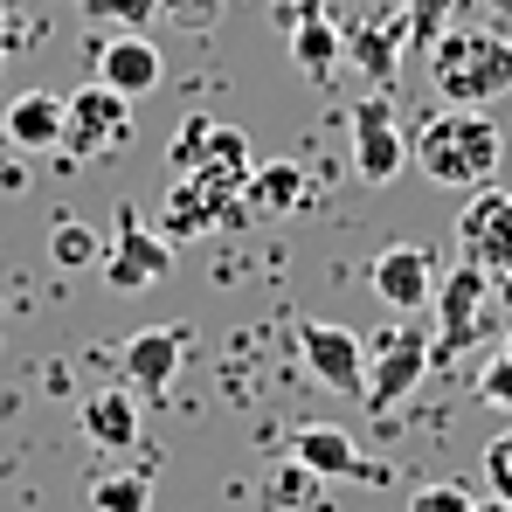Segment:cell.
Here are the masks:
<instances>
[{
	"label": "cell",
	"instance_id": "cell-1",
	"mask_svg": "<svg viewBox=\"0 0 512 512\" xmlns=\"http://www.w3.org/2000/svg\"><path fill=\"white\" fill-rule=\"evenodd\" d=\"M499 153H506V139L485 118V104H443L436 118L409 132V160L436 187H485L499 173Z\"/></svg>",
	"mask_w": 512,
	"mask_h": 512
},
{
	"label": "cell",
	"instance_id": "cell-2",
	"mask_svg": "<svg viewBox=\"0 0 512 512\" xmlns=\"http://www.w3.org/2000/svg\"><path fill=\"white\" fill-rule=\"evenodd\" d=\"M429 84L443 104H492L512 90V42L499 28H443L429 42Z\"/></svg>",
	"mask_w": 512,
	"mask_h": 512
},
{
	"label": "cell",
	"instance_id": "cell-3",
	"mask_svg": "<svg viewBox=\"0 0 512 512\" xmlns=\"http://www.w3.org/2000/svg\"><path fill=\"white\" fill-rule=\"evenodd\" d=\"M367 409L374 416H395L409 395H416V381L429 374V340L416 326H388V333H367Z\"/></svg>",
	"mask_w": 512,
	"mask_h": 512
},
{
	"label": "cell",
	"instance_id": "cell-4",
	"mask_svg": "<svg viewBox=\"0 0 512 512\" xmlns=\"http://www.w3.org/2000/svg\"><path fill=\"white\" fill-rule=\"evenodd\" d=\"M132 146V97H118L111 84L90 77L77 97H63V153L70 160H104Z\"/></svg>",
	"mask_w": 512,
	"mask_h": 512
},
{
	"label": "cell",
	"instance_id": "cell-5",
	"mask_svg": "<svg viewBox=\"0 0 512 512\" xmlns=\"http://www.w3.org/2000/svg\"><path fill=\"white\" fill-rule=\"evenodd\" d=\"M429 305H436V353H464V346L478 340L485 305H492V270L457 256V270L436 277V298Z\"/></svg>",
	"mask_w": 512,
	"mask_h": 512
},
{
	"label": "cell",
	"instance_id": "cell-6",
	"mask_svg": "<svg viewBox=\"0 0 512 512\" xmlns=\"http://www.w3.org/2000/svg\"><path fill=\"white\" fill-rule=\"evenodd\" d=\"M277 21L291 35L298 77L305 84H333L346 63V42H340V28H333V14H326V0H277Z\"/></svg>",
	"mask_w": 512,
	"mask_h": 512
},
{
	"label": "cell",
	"instance_id": "cell-7",
	"mask_svg": "<svg viewBox=\"0 0 512 512\" xmlns=\"http://www.w3.org/2000/svg\"><path fill=\"white\" fill-rule=\"evenodd\" d=\"M97 270H104L111 291H153V284L173 270V243L160 236V229H146V222L125 208V215H118V236H111V250H104Z\"/></svg>",
	"mask_w": 512,
	"mask_h": 512
},
{
	"label": "cell",
	"instance_id": "cell-8",
	"mask_svg": "<svg viewBox=\"0 0 512 512\" xmlns=\"http://www.w3.org/2000/svg\"><path fill=\"white\" fill-rule=\"evenodd\" d=\"M457 256L464 263H485L492 277L512 270V194L506 187H478L457 215Z\"/></svg>",
	"mask_w": 512,
	"mask_h": 512
},
{
	"label": "cell",
	"instance_id": "cell-9",
	"mask_svg": "<svg viewBox=\"0 0 512 512\" xmlns=\"http://www.w3.org/2000/svg\"><path fill=\"white\" fill-rule=\"evenodd\" d=\"M187 326H139L132 340L118 346V374H125V388L146 402V395H167L173 374H180V360H187Z\"/></svg>",
	"mask_w": 512,
	"mask_h": 512
},
{
	"label": "cell",
	"instance_id": "cell-10",
	"mask_svg": "<svg viewBox=\"0 0 512 512\" xmlns=\"http://www.w3.org/2000/svg\"><path fill=\"white\" fill-rule=\"evenodd\" d=\"M353 173L367 180V187H388L402 160H409V139H402V125H395V111H388V97H367V104H353Z\"/></svg>",
	"mask_w": 512,
	"mask_h": 512
},
{
	"label": "cell",
	"instance_id": "cell-11",
	"mask_svg": "<svg viewBox=\"0 0 512 512\" xmlns=\"http://www.w3.org/2000/svg\"><path fill=\"white\" fill-rule=\"evenodd\" d=\"M298 353H305V367L333 395H360L367 388V346H360V333H346L333 319H305L298 326Z\"/></svg>",
	"mask_w": 512,
	"mask_h": 512
},
{
	"label": "cell",
	"instance_id": "cell-12",
	"mask_svg": "<svg viewBox=\"0 0 512 512\" xmlns=\"http://www.w3.org/2000/svg\"><path fill=\"white\" fill-rule=\"evenodd\" d=\"M367 284L388 312H423L436 298V256L423 243H388V250L367 263Z\"/></svg>",
	"mask_w": 512,
	"mask_h": 512
},
{
	"label": "cell",
	"instance_id": "cell-13",
	"mask_svg": "<svg viewBox=\"0 0 512 512\" xmlns=\"http://www.w3.org/2000/svg\"><path fill=\"white\" fill-rule=\"evenodd\" d=\"M284 450H291V457H298L319 485H326V478H367V485H388V478H395L388 464L360 457V443H353L346 429H333V423H305L291 443H284Z\"/></svg>",
	"mask_w": 512,
	"mask_h": 512
},
{
	"label": "cell",
	"instance_id": "cell-14",
	"mask_svg": "<svg viewBox=\"0 0 512 512\" xmlns=\"http://www.w3.org/2000/svg\"><path fill=\"white\" fill-rule=\"evenodd\" d=\"M229 215H243V194H229V187H215L208 173H173L167 187V208H160V222H167V236H208V229H222Z\"/></svg>",
	"mask_w": 512,
	"mask_h": 512
},
{
	"label": "cell",
	"instance_id": "cell-15",
	"mask_svg": "<svg viewBox=\"0 0 512 512\" xmlns=\"http://www.w3.org/2000/svg\"><path fill=\"white\" fill-rule=\"evenodd\" d=\"M160 77H167V70H160V49L146 42V28H118V35L97 49V84H111L118 97H132V104H139L146 90H160Z\"/></svg>",
	"mask_w": 512,
	"mask_h": 512
},
{
	"label": "cell",
	"instance_id": "cell-16",
	"mask_svg": "<svg viewBox=\"0 0 512 512\" xmlns=\"http://www.w3.org/2000/svg\"><path fill=\"white\" fill-rule=\"evenodd\" d=\"M139 429H146V409H139V395L125 381L84 395V436L97 450H139Z\"/></svg>",
	"mask_w": 512,
	"mask_h": 512
},
{
	"label": "cell",
	"instance_id": "cell-17",
	"mask_svg": "<svg viewBox=\"0 0 512 512\" xmlns=\"http://www.w3.org/2000/svg\"><path fill=\"white\" fill-rule=\"evenodd\" d=\"M340 42H346V56H353V70H367L374 84H395L409 21H402V14H388V21H353V28H340Z\"/></svg>",
	"mask_w": 512,
	"mask_h": 512
},
{
	"label": "cell",
	"instance_id": "cell-18",
	"mask_svg": "<svg viewBox=\"0 0 512 512\" xmlns=\"http://www.w3.org/2000/svg\"><path fill=\"white\" fill-rule=\"evenodd\" d=\"M7 139H14L21 153L63 146V97H56V90H21V97L7 104Z\"/></svg>",
	"mask_w": 512,
	"mask_h": 512
},
{
	"label": "cell",
	"instance_id": "cell-19",
	"mask_svg": "<svg viewBox=\"0 0 512 512\" xmlns=\"http://www.w3.org/2000/svg\"><path fill=\"white\" fill-rule=\"evenodd\" d=\"M298 194H305L298 160H263V167H250V180H243V208H250V215H291Z\"/></svg>",
	"mask_w": 512,
	"mask_h": 512
},
{
	"label": "cell",
	"instance_id": "cell-20",
	"mask_svg": "<svg viewBox=\"0 0 512 512\" xmlns=\"http://www.w3.org/2000/svg\"><path fill=\"white\" fill-rule=\"evenodd\" d=\"M250 167H256V160H250V139H243L236 125H222V118H215L208 153H201V167H194V173H208V180H215V187H229V194H243Z\"/></svg>",
	"mask_w": 512,
	"mask_h": 512
},
{
	"label": "cell",
	"instance_id": "cell-21",
	"mask_svg": "<svg viewBox=\"0 0 512 512\" xmlns=\"http://www.w3.org/2000/svg\"><path fill=\"white\" fill-rule=\"evenodd\" d=\"M90 512H146L153 506V485H146V471H104V478H90Z\"/></svg>",
	"mask_w": 512,
	"mask_h": 512
},
{
	"label": "cell",
	"instance_id": "cell-22",
	"mask_svg": "<svg viewBox=\"0 0 512 512\" xmlns=\"http://www.w3.org/2000/svg\"><path fill=\"white\" fill-rule=\"evenodd\" d=\"M49 263L90 270V263H104V236H97L90 222H56V229H49Z\"/></svg>",
	"mask_w": 512,
	"mask_h": 512
},
{
	"label": "cell",
	"instance_id": "cell-23",
	"mask_svg": "<svg viewBox=\"0 0 512 512\" xmlns=\"http://www.w3.org/2000/svg\"><path fill=\"white\" fill-rule=\"evenodd\" d=\"M208 132H215V118H208V111L180 118V125H173V139H167V167L173 173H194V167H201V153H208Z\"/></svg>",
	"mask_w": 512,
	"mask_h": 512
},
{
	"label": "cell",
	"instance_id": "cell-24",
	"mask_svg": "<svg viewBox=\"0 0 512 512\" xmlns=\"http://www.w3.org/2000/svg\"><path fill=\"white\" fill-rule=\"evenodd\" d=\"M312 485H319V478H312V471H305V464L284 450V457H277V471L263 478V499L284 512V506H298V499H312Z\"/></svg>",
	"mask_w": 512,
	"mask_h": 512
},
{
	"label": "cell",
	"instance_id": "cell-25",
	"mask_svg": "<svg viewBox=\"0 0 512 512\" xmlns=\"http://www.w3.org/2000/svg\"><path fill=\"white\" fill-rule=\"evenodd\" d=\"M90 21H111V28H146L160 14V0H77Z\"/></svg>",
	"mask_w": 512,
	"mask_h": 512
},
{
	"label": "cell",
	"instance_id": "cell-26",
	"mask_svg": "<svg viewBox=\"0 0 512 512\" xmlns=\"http://www.w3.org/2000/svg\"><path fill=\"white\" fill-rule=\"evenodd\" d=\"M450 7H457V0H402V21H409V35L429 49V42L450 28Z\"/></svg>",
	"mask_w": 512,
	"mask_h": 512
},
{
	"label": "cell",
	"instance_id": "cell-27",
	"mask_svg": "<svg viewBox=\"0 0 512 512\" xmlns=\"http://www.w3.org/2000/svg\"><path fill=\"white\" fill-rule=\"evenodd\" d=\"M160 21L187 28V35H208L222 21V0H160Z\"/></svg>",
	"mask_w": 512,
	"mask_h": 512
},
{
	"label": "cell",
	"instance_id": "cell-28",
	"mask_svg": "<svg viewBox=\"0 0 512 512\" xmlns=\"http://www.w3.org/2000/svg\"><path fill=\"white\" fill-rule=\"evenodd\" d=\"M478 499L464 492V485H416L409 492V512H471Z\"/></svg>",
	"mask_w": 512,
	"mask_h": 512
},
{
	"label": "cell",
	"instance_id": "cell-29",
	"mask_svg": "<svg viewBox=\"0 0 512 512\" xmlns=\"http://www.w3.org/2000/svg\"><path fill=\"white\" fill-rule=\"evenodd\" d=\"M478 402H485V409H512V353L485 360V374H478Z\"/></svg>",
	"mask_w": 512,
	"mask_h": 512
},
{
	"label": "cell",
	"instance_id": "cell-30",
	"mask_svg": "<svg viewBox=\"0 0 512 512\" xmlns=\"http://www.w3.org/2000/svg\"><path fill=\"white\" fill-rule=\"evenodd\" d=\"M485 485H492L499 499H512V429L485 443Z\"/></svg>",
	"mask_w": 512,
	"mask_h": 512
},
{
	"label": "cell",
	"instance_id": "cell-31",
	"mask_svg": "<svg viewBox=\"0 0 512 512\" xmlns=\"http://www.w3.org/2000/svg\"><path fill=\"white\" fill-rule=\"evenodd\" d=\"M492 298H499V305L512 312V270H506V277H492Z\"/></svg>",
	"mask_w": 512,
	"mask_h": 512
},
{
	"label": "cell",
	"instance_id": "cell-32",
	"mask_svg": "<svg viewBox=\"0 0 512 512\" xmlns=\"http://www.w3.org/2000/svg\"><path fill=\"white\" fill-rule=\"evenodd\" d=\"M471 512H512V499H499V492H492V499H478Z\"/></svg>",
	"mask_w": 512,
	"mask_h": 512
},
{
	"label": "cell",
	"instance_id": "cell-33",
	"mask_svg": "<svg viewBox=\"0 0 512 512\" xmlns=\"http://www.w3.org/2000/svg\"><path fill=\"white\" fill-rule=\"evenodd\" d=\"M7 42H14V21H7V7H0V49H7Z\"/></svg>",
	"mask_w": 512,
	"mask_h": 512
},
{
	"label": "cell",
	"instance_id": "cell-34",
	"mask_svg": "<svg viewBox=\"0 0 512 512\" xmlns=\"http://www.w3.org/2000/svg\"><path fill=\"white\" fill-rule=\"evenodd\" d=\"M492 7H499V14H512V0H492Z\"/></svg>",
	"mask_w": 512,
	"mask_h": 512
},
{
	"label": "cell",
	"instance_id": "cell-35",
	"mask_svg": "<svg viewBox=\"0 0 512 512\" xmlns=\"http://www.w3.org/2000/svg\"><path fill=\"white\" fill-rule=\"evenodd\" d=\"M506 353H512V333H506Z\"/></svg>",
	"mask_w": 512,
	"mask_h": 512
}]
</instances>
